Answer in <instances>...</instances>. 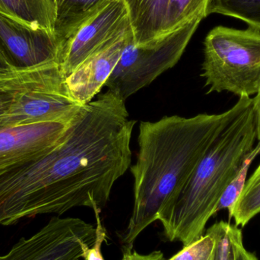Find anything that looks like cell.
Returning <instances> with one entry per match:
<instances>
[{
    "instance_id": "1",
    "label": "cell",
    "mask_w": 260,
    "mask_h": 260,
    "mask_svg": "<svg viewBox=\"0 0 260 260\" xmlns=\"http://www.w3.org/2000/svg\"><path fill=\"white\" fill-rule=\"evenodd\" d=\"M135 124L115 91L83 105L54 146L0 170V225L82 206L101 213L131 165Z\"/></svg>"
},
{
    "instance_id": "2",
    "label": "cell",
    "mask_w": 260,
    "mask_h": 260,
    "mask_svg": "<svg viewBox=\"0 0 260 260\" xmlns=\"http://www.w3.org/2000/svg\"><path fill=\"white\" fill-rule=\"evenodd\" d=\"M250 99L239 98L219 114L166 116L140 123L137 160L130 166L134 204L123 241L126 246L133 247L139 235L157 221L162 208L178 195L211 144Z\"/></svg>"
},
{
    "instance_id": "3",
    "label": "cell",
    "mask_w": 260,
    "mask_h": 260,
    "mask_svg": "<svg viewBox=\"0 0 260 260\" xmlns=\"http://www.w3.org/2000/svg\"><path fill=\"white\" fill-rule=\"evenodd\" d=\"M257 139L253 98L211 144L183 189L160 211L165 237L189 245L204 235L226 188Z\"/></svg>"
},
{
    "instance_id": "4",
    "label": "cell",
    "mask_w": 260,
    "mask_h": 260,
    "mask_svg": "<svg viewBox=\"0 0 260 260\" xmlns=\"http://www.w3.org/2000/svg\"><path fill=\"white\" fill-rule=\"evenodd\" d=\"M202 77L207 94L229 91L239 98L260 89V30L217 26L204 41Z\"/></svg>"
},
{
    "instance_id": "5",
    "label": "cell",
    "mask_w": 260,
    "mask_h": 260,
    "mask_svg": "<svg viewBox=\"0 0 260 260\" xmlns=\"http://www.w3.org/2000/svg\"><path fill=\"white\" fill-rule=\"evenodd\" d=\"M203 20L192 19L177 30L142 45H136L132 35L105 86L126 101L150 85L180 60Z\"/></svg>"
},
{
    "instance_id": "6",
    "label": "cell",
    "mask_w": 260,
    "mask_h": 260,
    "mask_svg": "<svg viewBox=\"0 0 260 260\" xmlns=\"http://www.w3.org/2000/svg\"><path fill=\"white\" fill-rule=\"evenodd\" d=\"M83 105L69 91L59 64L50 66L17 98L0 129L37 123H70Z\"/></svg>"
},
{
    "instance_id": "7",
    "label": "cell",
    "mask_w": 260,
    "mask_h": 260,
    "mask_svg": "<svg viewBox=\"0 0 260 260\" xmlns=\"http://www.w3.org/2000/svg\"><path fill=\"white\" fill-rule=\"evenodd\" d=\"M95 236L94 225L80 218L53 217L30 238H21L0 260H80Z\"/></svg>"
},
{
    "instance_id": "8",
    "label": "cell",
    "mask_w": 260,
    "mask_h": 260,
    "mask_svg": "<svg viewBox=\"0 0 260 260\" xmlns=\"http://www.w3.org/2000/svg\"><path fill=\"white\" fill-rule=\"evenodd\" d=\"M63 41L53 30L0 12V52L16 72L60 62Z\"/></svg>"
},
{
    "instance_id": "9",
    "label": "cell",
    "mask_w": 260,
    "mask_h": 260,
    "mask_svg": "<svg viewBox=\"0 0 260 260\" xmlns=\"http://www.w3.org/2000/svg\"><path fill=\"white\" fill-rule=\"evenodd\" d=\"M129 27L123 0H113L102 8L63 43L59 67L65 79L104 44Z\"/></svg>"
},
{
    "instance_id": "10",
    "label": "cell",
    "mask_w": 260,
    "mask_h": 260,
    "mask_svg": "<svg viewBox=\"0 0 260 260\" xmlns=\"http://www.w3.org/2000/svg\"><path fill=\"white\" fill-rule=\"evenodd\" d=\"M133 35L132 27L96 50L66 79L72 97L81 105L91 102L105 86Z\"/></svg>"
},
{
    "instance_id": "11",
    "label": "cell",
    "mask_w": 260,
    "mask_h": 260,
    "mask_svg": "<svg viewBox=\"0 0 260 260\" xmlns=\"http://www.w3.org/2000/svg\"><path fill=\"white\" fill-rule=\"evenodd\" d=\"M70 123L50 122L0 129V170L50 149L62 139Z\"/></svg>"
},
{
    "instance_id": "12",
    "label": "cell",
    "mask_w": 260,
    "mask_h": 260,
    "mask_svg": "<svg viewBox=\"0 0 260 260\" xmlns=\"http://www.w3.org/2000/svg\"><path fill=\"white\" fill-rule=\"evenodd\" d=\"M170 0H123L136 45L154 41L166 34Z\"/></svg>"
},
{
    "instance_id": "13",
    "label": "cell",
    "mask_w": 260,
    "mask_h": 260,
    "mask_svg": "<svg viewBox=\"0 0 260 260\" xmlns=\"http://www.w3.org/2000/svg\"><path fill=\"white\" fill-rule=\"evenodd\" d=\"M113 0H53L54 30L63 43L82 24Z\"/></svg>"
},
{
    "instance_id": "14",
    "label": "cell",
    "mask_w": 260,
    "mask_h": 260,
    "mask_svg": "<svg viewBox=\"0 0 260 260\" xmlns=\"http://www.w3.org/2000/svg\"><path fill=\"white\" fill-rule=\"evenodd\" d=\"M0 12L55 31L56 9L53 0H0Z\"/></svg>"
},
{
    "instance_id": "15",
    "label": "cell",
    "mask_w": 260,
    "mask_h": 260,
    "mask_svg": "<svg viewBox=\"0 0 260 260\" xmlns=\"http://www.w3.org/2000/svg\"><path fill=\"white\" fill-rule=\"evenodd\" d=\"M259 213L260 164L246 181L229 219L233 218L235 225L244 228Z\"/></svg>"
},
{
    "instance_id": "16",
    "label": "cell",
    "mask_w": 260,
    "mask_h": 260,
    "mask_svg": "<svg viewBox=\"0 0 260 260\" xmlns=\"http://www.w3.org/2000/svg\"><path fill=\"white\" fill-rule=\"evenodd\" d=\"M212 14L241 20L260 30V0H209L206 15Z\"/></svg>"
},
{
    "instance_id": "17",
    "label": "cell",
    "mask_w": 260,
    "mask_h": 260,
    "mask_svg": "<svg viewBox=\"0 0 260 260\" xmlns=\"http://www.w3.org/2000/svg\"><path fill=\"white\" fill-rule=\"evenodd\" d=\"M50 66L19 72L12 77L0 79V120L9 112L19 94L38 79Z\"/></svg>"
},
{
    "instance_id": "18",
    "label": "cell",
    "mask_w": 260,
    "mask_h": 260,
    "mask_svg": "<svg viewBox=\"0 0 260 260\" xmlns=\"http://www.w3.org/2000/svg\"><path fill=\"white\" fill-rule=\"evenodd\" d=\"M209 0H170L167 12L166 34L197 18L207 17Z\"/></svg>"
},
{
    "instance_id": "19",
    "label": "cell",
    "mask_w": 260,
    "mask_h": 260,
    "mask_svg": "<svg viewBox=\"0 0 260 260\" xmlns=\"http://www.w3.org/2000/svg\"><path fill=\"white\" fill-rule=\"evenodd\" d=\"M259 154H260V140L255 145L252 151L246 156L235 177H233L232 181L226 188L225 191L223 193L221 200L218 203L217 213L220 211L226 209L229 212V218H230L234 207H235V204L245 186L249 169H250L254 159Z\"/></svg>"
},
{
    "instance_id": "20",
    "label": "cell",
    "mask_w": 260,
    "mask_h": 260,
    "mask_svg": "<svg viewBox=\"0 0 260 260\" xmlns=\"http://www.w3.org/2000/svg\"><path fill=\"white\" fill-rule=\"evenodd\" d=\"M216 236L214 260H235V241L241 228L227 221H220L212 224Z\"/></svg>"
},
{
    "instance_id": "21",
    "label": "cell",
    "mask_w": 260,
    "mask_h": 260,
    "mask_svg": "<svg viewBox=\"0 0 260 260\" xmlns=\"http://www.w3.org/2000/svg\"><path fill=\"white\" fill-rule=\"evenodd\" d=\"M216 236L212 225L206 234L168 260H214Z\"/></svg>"
},
{
    "instance_id": "22",
    "label": "cell",
    "mask_w": 260,
    "mask_h": 260,
    "mask_svg": "<svg viewBox=\"0 0 260 260\" xmlns=\"http://www.w3.org/2000/svg\"><path fill=\"white\" fill-rule=\"evenodd\" d=\"M96 217V236L94 244L85 250L84 260H105L102 253V247L107 238V232L102 223L100 212H94Z\"/></svg>"
},
{
    "instance_id": "23",
    "label": "cell",
    "mask_w": 260,
    "mask_h": 260,
    "mask_svg": "<svg viewBox=\"0 0 260 260\" xmlns=\"http://www.w3.org/2000/svg\"><path fill=\"white\" fill-rule=\"evenodd\" d=\"M120 260H165L163 253L160 250H155L147 254H142L133 250V247L126 246L124 252Z\"/></svg>"
},
{
    "instance_id": "24",
    "label": "cell",
    "mask_w": 260,
    "mask_h": 260,
    "mask_svg": "<svg viewBox=\"0 0 260 260\" xmlns=\"http://www.w3.org/2000/svg\"><path fill=\"white\" fill-rule=\"evenodd\" d=\"M235 260H259L255 253L246 248L242 232L239 234L235 241Z\"/></svg>"
},
{
    "instance_id": "25",
    "label": "cell",
    "mask_w": 260,
    "mask_h": 260,
    "mask_svg": "<svg viewBox=\"0 0 260 260\" xmlns=\"http://www.w3.org/2000/svg\"><path fill=\"white\" fill-rule=\"evenodd\" d=\"M19 72H16L9 63L0 52V79H8L15 76Z\"/></svg>"
},
{
    "instance_id": "26",
    "label": "cell",
    "mask_w": 260,
    "mask_h": 260,
    "mask_svg": "<svg viewBox=\"0 0 260 260\" xmlns=\"http://www.w3.org/2000/svg\"><path fill=\"white\" fill-rule=\"evenodd\" d=\"M254 102V111L257 123V140H260V89L258 94L253 98Z\"/></svg>"
}]
</instances>
